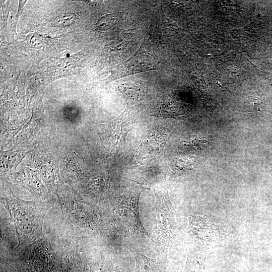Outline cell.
Returning <instances> with one entry per match:
<instances>
[{
    "label": "cell",
    "mask_w": 272,
    "mask_h": 272,
    "mask_svg": "<svg viewBox=\"0 0 272 272\" xmlns=\"http://www.w3.org/2000/svg\"><path fill=\"white\" fill-rule=\"evenodd\" d=\"M140 196L128 199L123 198L119 203L118 212L123 221L133 229L137 230L145 235H148L141 223L139 209Z\"/></svg>",
    "instance_id": "cell-1"
},
{
    "label": "cell",
    "mask_w": 272,
    "mask_h": 272,
    "mask_svg": "<svg viewBox=\"0 0 272 272\" xmlns=\"http://www.w3.org/2000/svg\"><path fill=\"white\" fill-rule=\"evenodd\" d=\"M75 20V15L73 13H66L56 17L53 22L58 27H65L71 25Z\"/></svg>",
    "instance_id": "cell-2"
},
{
    "label": "cell",
    "mask_w": 272,
    "mask_h": 272,
    "mask_svg": "<svg viewBox=\"0 0 272 272\" xmlns=\"http://www.w3.org/2000/svg\"><path fill=\"white\" fill-rule=\"evenodd\" d=\"M27 1H19V5L18 8V13L16 16V23L15 26H16V24L18 22V19L19 16L22 14L23 12L24 6L26 3Z\"/></svg>",
    "instance_id": "cell-3"
}]
</instances>
